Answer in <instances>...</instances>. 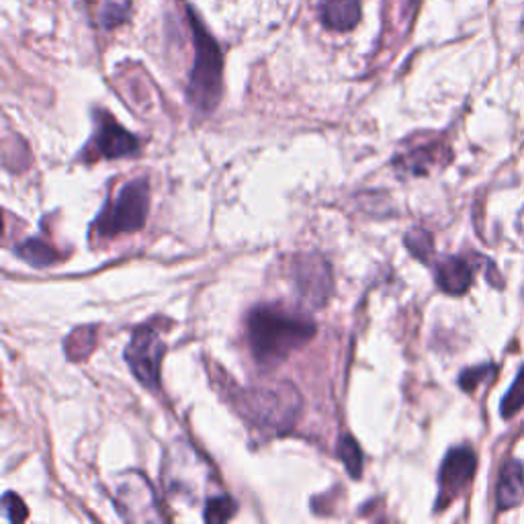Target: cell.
<instances>
[{
	"instance_id": "6da1fadb",
	"label": "cell",
	"mask_w": 524,
	"mask_h": 524,
	"mask_svg": "<svg viewBox=\"0 0 524 524\" xmlns=\"http://www.w3.org/2000/svg\"><path fill=\"white\" fill-rule=\"evenodd\" d=\"M248 342L260 365H273L295 353L316 336L310 318L281 308H257L248 316Z\"/></svg>"
},
{
	"instance_id": "7a4b0ae2",
	"label": "cell",
	"mask_w": 524,
	"mask_h": 524,
	"mask_svg": "<svg viewBox=\"0 0 524 524\" xmlns=\"http://www.w3.org/2000/svg\"><path fill=\"white\" fill-rule=\"evenodd\" d=\"M191 33L194 41V64L191 70L186 96L194 109L201 113H209L217 107L221 96V72L223 59L220 46L207 33V29L201 25V21L189 11Z\"/></svg>"
},
{
	"instance_id": "3957f363",
	"label": "cell",
	"mask_w": 524,
	"mask_h": 524,
	"mask_svg": "<svg viewBox=\"0 0 524 524\" xmlns=\"http://www.w3.org/2000/svg\"><path fill=\"white\" fill-rule=\"evenodd\" d=\"M149 209V183L146 178L127 183L117 197L103 209L95 230L101 236H117L144 228Z\"/></svg>"
},
{
	"instance_id": "277c9868",
	"label": "cell",
	"mask_w": 524,
	"mask_h": 524,
	"mask_svg": "<svg viewBox=\"0 0 524 524\" xmlns=\"http://www.w3.org/2000/svg\"><path fill=\"white\" fill-rule=\"evenodd\" d=\"M302 398L291 384H279L252 392L246 402V414L265 429L283 432L295 424Z\"/></svg>"
},
{
	"instance_id": "5b68a950",
	"label": "cell",
	"mask_w": 524,
	"mask_h": 524,
	"mask_svg": "<svg viewBox=\"0 0 524 524\" xmlns=\"http://www.w3.org/2000/svg\"><path fill=\"white\" fill-rule=\"evenodd\" d=\"M294 289L308 308H324L332 295V268L320 254H302L294 262Z\"/></svg>"
},
{
	"instance_id": "8992f818",
	"label": "cell",
	"mask_w": 524,
	"mask_h": 524,
	"mask_svg": "<svg viewBox=\"0 0 524 524\" xmlns=\"http://www.w3.org/2000/svg\"><path fill=\"white\" fill-rule=\"evenodd\" d=\"M164 357V344L160 334L152 326H141L133 332L125 348V358L133 375L144 387L156 389L160 381V361Z\"/></svg>"
},
{
	"instance_id": "52a82bcc",
	"label": "cell",
	"mask_w": 524,
	"mask_h": 524,
	"mask_svg": "<svg viewBox=\"0 0 524 524\" xmlns=\"http://www.w3.org/2000/svg\"><path fill=\"white\" fill-rule=\"evenodd\" d=\"M475 453L467 447H456L447 453L438 474L437 508L445 510L455 498H459L475 474Z\"/></svg>"
},
{
	"instance_id": "ba28073f",
	"label": "cell",
	"mask_w": 524,
	"mask_h": 524,
	"mask_svg": "<svg viewBox=\"0 0 524 524\" xmlns=\"http://www.w3.org/2000/svg\"><path fill=\"white\" fill-rule=\"evenodd\" d=\"M96 158H123L138 152V138L115 122H104L93 140Z\"/></svg>"
},
{
	"instance_id": "9c48e42d",
	"label": "cell",
	"mask_w": 524,
	"mask_h": 524,
	"mask_svg": "<svg viewBox=\"0 0 524 524\" xmlns=\"http://www.w3.org/2000/svg\"><path fill=\"white\" fill-rule=\"evenodd\" d=\"M434 275H437V285L448 295H463L474 281V268L461 257L443 258Z\"/></svg>"
},
{
	"instance_id": "30bf717a",
	"label": "cell",
	"mask_w": 524,
	"mask_h": 524,
	"mask_svg": "<svg viewBox=\"0 0 524 524\" xmlns=\"http://www.w3.org/2000/svg\"><path fill=\"white\" fill-rule=\"evenodd\" d=\"M320 17L332 32H350L363 17L361 0H320Z\"/></svg>"
},
{
	"instance_id": "8fae6325",
	"label": "cell",
	"mask_w": 524,
	"mask_h": 524,
	"mask_svg": "<svg viewBox=\"0 0 524 524\" xmlns=\"http://www.w3.org/2000/svg\"><path fill=\"white\" fill-rule=\"evenodd\" d=\"M524 498V465L520 461L510 459L504 463L498 482V508L500 510H510L519 506Z\"/></svg>"
},
{
	"instance_id": "7c38bea8",
	"label": "cell",
	"mask_w": 524,
	"mask_h": 524,
	"mask_svg": "<svg viewBox=\"0 0 524 524\" xmlns=\"http://www.w3.org/2000/svg\"><path fill=\"white\" fill-rule=\"evenodd\" d=\"M17 254L25 262L33 267H48V265H54L58 260V252L51 248L50 244L43 242V239H25L23 244L17 246Z\"/></svg>"
},
{
	"instance_id": "4fadbf2b",
	"label": "cell",
	"mask_w": 524,
	"mask_h": 524,
	"mask_svg": "<svg viewBox=\"0 0 524 524\" xmlns=\"http://www.w3.org/2000/svg\"><path fill=\"white\" fill-rule=\"evenodd\" d=\"M339 456L344 463V467L348 469L350 477L358 479L363 474V453H361V447L357 445V440L353 437H342L340 443H339Z\"/></svg>"
},
{
	"instance_id": "5bb4252c",
	"label": "cell",
	"mask_w": 524,
	"mask_h": 524,
	"mask_svg": "<svg viewBox=\"0 0 524 524\" xmlns=\"http://www.w3.org/2000/svg\"><path fill=\"white\" fill-rule=\"evenodd\" d=\"M96 332L93 328H80V330L72 332V336L66 342V353L70 358L78 361V358H85L86 355H91V350L95 348Z\"/></svg>"
},
{
	"instance_id": "9a60e30c",
	"label": "cell",
	"mask_w": 524,
	"mask_h": 524,
	"mask_svg": "<svg viewBox=\"0 0 524 524\" xmlns=\"http://www.w3.org/2000/svg\"><path fill=\"white\" fill-rule=\"evenodd\" d=\"M522 406H524V366L520 369L519 375H516V381L512 384V387L508 389L504 400H501L500 414L504 418H512V416L519 414Z\"/></svg>"
},
{
	"instance_id": "2e32d148",
	"label": "cell",
	"mask_w": 524,
	"mask_h": 524,
	"mask_svg": "<svg viewBox=\"0 0 524 524\" xmlns=\"http://www.w3.org/2000/svg\"><path fill=\"white\" fill-rule=\"evenodd\" d=\"M234 514H236L234 500L228 498V496H220V498H213V500L207 501L203 519L207 522H226Z\"/></svg>"
},
{
	"instance_id": "e0dca14e",
	"label": "cell",
	"mask_w": 524,
	"mask_h": 524,
	"mask_svg": "<svg viewBox=\"0 0 524 524\" xmlns=\"http://www.w3.org/2000/svg\"><path fill=\"white\" fill-rule=\"evenodd\" d=\"M490 375H493V365H479V366H474V369H467L461 373L459 385L461 389H465V392H474V389Z\"/></svg>"
},
{
	"instance_id": "ac0fdd59",
	"label": "cell",
	"mask_w": 524,
	"mask_h": 524,
	"mask_svg": "<svg viewBox=\"0 0 524 524\" xmlns=\"http://www.w3.org/2000/svg\"><path fill=\"white\" fill-rule=\"evenodd\" d=\"M406 242H408V248L411 250V254H414V257L422 258V260H426L430 257L432 238H430V234H426L424 230L411 231V234L406 238Z\"/></svg>"
},
{
	"instance_id": "d6986e66",
	"label": "cell",
	"mask_w": 524,
	"mask_h": 524,
	"mask_svg": "<svg viewBox=\"0 0 524 524\" xmlns=\"http://www.w3.org/2000/svg\"><path fill=\"white\" fill-rule=\"evenodd\" d=\"M5 510L9 514V520L13 522H23L27 519V510H25V504L21 501V498L14 496V493H6L5 500Z\"/></svg>"
},
{
	"instance_id": "ffe728a7",
	"label": "cell",
	"mask_w": 524,
	"mask_h": 524,
	"mask_svg": "<svg viewBox=\"0 0 524 524\" xmlns=\"http://www.w3.org/2000/svg\"><path fill=\"white\" fill-rule=\"evenodd\" d=\"M522 228H524V226H522Z\"/></svg>"
}]
</instances>
